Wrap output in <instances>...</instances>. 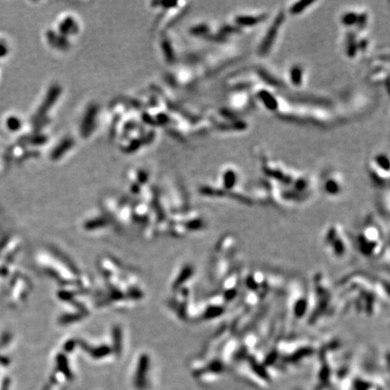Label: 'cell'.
Returning a JSON list of instances; mask_svg holds the SVG:
<instances>
[{
  "label": "cell",
  "instance_id": "cell-2",
  "mask_svg": "<svg viewBox=\"0 0 390 390\" xmlns=\"http://www.w3.org/2000/svg\"><path fill=\"white\" fill-rule=\"evenodd\" d=\"M323 245L329 254L335 259H342L348 254L349 243L345 233L339 225L329 227L323 234Z\"/></svg>",
  "mask_w": 390,
  "mask_h": 390
},
{
  "label": "cell",
  "instance_id": "cell-5",
  "mask_svg": "<svg viewBox=\"0 0 390 390\" xmlns=\"http://www.w3.org/2000/svg\"><path fill=\"white\" fill-rule=\"evenodd\" d=\"M261 17H253V16H238L236 17L235 21L237 25L240 26H255L261 21Z\"/></svg>",
  "mask_w": 390,
  "mask_h": 390
},
{
  "label": "cell",
  "instance_id": "cell-8",
  "mask_svg": "<svg viewBox=\"0 0 390 390\" xmlns=\"http://www.w3.org/2000/svg\"><path fill=\"white\" fill-rule=\"evenodd\" d=\"M303 79V71L299 66H294L291 70V80L294 85H300Z\"/></svg>",
  "mask_w": 390,
  "mask_h": 390
},
{
  "label": "cell",
  "instance_id": "cell-11",
  "mask_svg": "<svg viewBox=\"0 0 390 390\" xmlns=\"http://www.w3.org/2000/svg\"><path fill=\"white\" fill-rule=\"evenodd\" d=\"M376 160H377V164H379V167H381L382 169L386 170V171H389V169H390V162H389V159L386 156H384V155L379 156Z\"/></svg>",
  "mask_w": 390,
  "mask_h": 390
},
{
  "label": "cell",
  "instance_id": "cell-1",
  "mask_svg": "<svg viewBox=\"0 0 390 390\" xmlns=\"http://www.w3.org/2000/svg\"><path fill=\"white\" fill-rule=\"evenodd\" d=\"M383 238L384 234L382 229L379 224L369 219L364 223L357 237L358 249L361 254L365 257H376L384 250Z\"/></svg>",
  "mask_w": 390,
  "mask_h": 390
},
{
  "label": "cell",
  "instance_id": "cell-7",
  "mask_svg": "<svg viewBox=\"0 0 390 390\" xmlns=\"http://www.w3.org/2000/svg\"><path fill=\"white\" fill-rule=\"evenodd\" d=\"M237 182L236 173L233 170H227L223 175V184L227 190H231Z\"/></svg>",
  "mask_w": 390,
  "mask_h": 390
},
{
  "label": "cell",
  "instance_id": "cell-10",
  "mask_svg": "<svg viewBox=\"0 0 390 390\" xmlns=\"http://www.w3.org/2000/svg\"><path fill=\"white\" fill-rule=\"evenodd\" d=\"M357 21H358V16L353 12H349L345 14L342 17V23L344 24L345 26H352L357 23Z\"/></svg>",
  "mask_w": 390,
  "mask_h": 390
},
{
  "label": "cell",
  "instance_id": "cell-3",
  "mask_svg": "<svg viewBox=\"0 0 390 390\" xmlns=\"http://www.w3.org/2000/svg\"><path fill=\"white\" fill-rule=\"evenodd\" d=\"M283 21L284 14L282 13V14L278 15L276 21H274V23L270 26V28L267 31L265 38L262 41V44H261V46L260 47V53L265 54L270 49V47L273 45L274 40L276 39V37H277L278 28L281 26V24L283 23Z\"/></svg>",
  "mask_w": 390,
  "mask_h": 390
},
{
  "label": "cell",
  "instance_id": "cell-9",
  "mask_svg": "<svg viewBox=\"0 0 390 390\" xmlns=\"http://www.w3.org/2000/svg\"><path fill=\"white\" fill-rule=\"evenodd\" d=\"M313 2L312 1H299L297 3H294V6L291 8L292 14H299L301 12L304 11L307 6H311Z\"/></svg>",
  "mask_w": 390,
  "mask_h": 390
},
{
  "label": "cell",
  "instance_id": "cell-4",
  "mask_svg": "<svg viewBox=\"0 0 390 390\" xmlns=\"http://www.w3.org/2000/svg\"><path fill=\"white\" fill-rule=\"evenodd\" d=\"M260 98L262 100L263 104L269 110H276L278 107L277 99L272 95L270 92L266 91H261L260 92Z\"/></svg>",
  "mask_w": 390,
  "mask_h": 390
},
{
  "label": "cell",
  "instance_id": "cell-6",
  "mask_svg": "<svg viewBox=\"0 0 390 390\" xmlns=\"http://www.w3.org/2000/svg\"><path fill=\"white\" fill-rule=\"evenodd\" d=\"M324 191L330 195H337L340 192V185L339 182L334 179H327L324 182Z\"/></svg>",
  "mask_w": 390,
  "mask_h": 390
}]
</instances>
